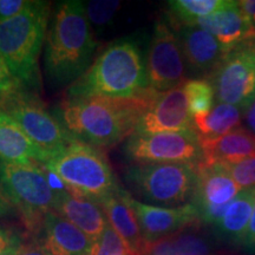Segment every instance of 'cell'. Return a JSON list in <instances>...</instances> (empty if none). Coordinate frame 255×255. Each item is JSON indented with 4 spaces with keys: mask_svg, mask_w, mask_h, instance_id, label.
I'll return each instance as SVG.
<instances>
[{
    "mask_svg": "<svg viewBox=\"0 0 255 255\" xmlns=\"http://www.w3.org/2000/svg\"><path fill=\"white\" fill-rule=\"evenodd\" d=\"M154 92L148 88L133 97H66L56 116L78 141L97 148L113 146L135 133Z\"/></svg>",
    "mask_w": 255,
    "mask_h": 255,
    "instance_id": "1",
    "label": "cell"
},
{
    "mask_svg": "<svg viewBox=\"0 0 255 255\" xmlns=\"http://www.w3.org/2000/svg\"><path fill=\"white\" fill-rule=\"evenodd\" d=\"M97 41L82 1L57 4L46 33L44 71L51 88L71 85L91 66Z\"/></svg>",
    "mask_w": 255,
    "mask_h": 255,
    "instance_id": "2",
    "label": "cell"
},
{
    "mask_svg": "<svg viewBox=\"0 0 255 255\" xmlns=\"http://www.w3.org/2000/svg\"><path fill=\"white\" fill-rule=\"evenodd\" d=\"M148 89L138 43L127 37L102 51L88 71L68 88V97H133Z\"/></svg>",
    "mask_w": 255,
    "mask_h": 255,
    "instance_id": "3",
    "label": "cell"
},
{
    "mask_svg": "<svg viewBox=\"0 0 255 255\" xmlns=\"http://www.w3.org/2000/svg\"><path fill=\"white\" fill-rule=\"evenodd\" d=\"M49 19V2L31 1L20 14L0 24V56L26 91L40 87L39 56Z\"/></svg>",
    "mask_w": 255,
    "mask_h": 255,
    "instance_id": "4",
    "label": "cell"
},
{
    "mask_svg": "<svg viewBox=\"0 0 255 255\" xmlns=\"http://www.w3.org/2000/svg\"><path fill=\"white\" fill-rule=\"evenodd\" d=\"M44 167L55 171L72 195L98 205L122 189L101 149L78 139L52 156Z\"/></svg>",
    "mask_w": 255,
    "mask_h": 255,
    "instance_id": "5",
    "label": "cell"
},
{
    "mask_svg": "<svg viewBox=\"0 0 255 255\" xmlns=\"http://www.w3.org/2000/svg\"><path fill=\"white\" fill-rule=\"evenodd\" d=\"M0 187L19 213L25 228L36 238L45 216L53 210L56 196L47 183L43 167L0 159Z\"/></svg>",
    "mask_w": 255,
    "mask_h": 255,
    "instance_id": "6",
    "label": "cell"
},
{
    "mask_svg": "<svg viewBox=\"0 0 255 255\" xmlns=\"http://www.w3.org/2000/svg\"><path fill=\"white\" fill-rule=\"evenodd\" d=\"M127 183L143 200L174 208L195 194L197 165L190 163H133L124 173Z\"/></svg>",
    "mask_w": 255,
    "mask_h": 255,
    "instance_id": "7",
    "label": "cell"
},
{
    "mask_svg": "<svg viewBox=\"0 0 255 255\" xmlns=\"http://www.w3.org/2000/svg\"><path fill=\"white\" fill-rule=\"evenodd\" d=\"M19 124L28 138L46 155L59 154L76 138L34 92L23 91L1 108Z\"/></svg>",
    "mask_w": 255,
    "mask_h": 255,
    "instance_id": "8",
    "label": "cell"
},
{
    "mask_svg": "<svg viewBox=\"0 0 255 255\" xmlns=\"http://www.w3.org/2000/svg\"><path fill=\"white\" fill-rule=\"evenodd\" d=\"M124 154L135 163L202 162V149L194 130L177 132L133 133L124 144Z\"/></svg>",
    "mask_w": 255,
    "mask_h": 255,
    "instance_id": "9",
    "label": "cell"
},
{
    "mask_svg": "<svg viewBox=\"0 0 255 255\" xmlns=\"http://www.w3.org/2000/svg\"><path fill=\"white\" fill-rule=\"evenodd\" d=\"M148 88L164 92L186 83L187 64L173 25L164 19L156 23L145 60Z\"/></svg>",
    "mask_w": 255,
    "mask_h": 255,
    "instance_id": "10",
    "label": "cell"
},
{
    "mask_svg": "<svg viewBox=\"0 0 255 255\" xmlns=\"http://www.w3.org/2000/svg\"><path fill=\"white\" fill-rule=\"evenodd\" d=\"M206 79L219 103L235 105L244 113L255 96V43L228 52Z\"/></svg>",
    "mask_w": 255,
    "mask_h": 255,
    "instance_id": "11",
    "label": "cell"
},
{
    "mask_svg": "<svg viewBox=\"0 0 255 255\" xmlns=\"http://www.w3.org/2000/svg\"><path fill=\"white\" fill-rule=\"evenodd\" d=\"M240 191L226 164L200 162L191 203L196 207L201 223L213 227Z\"/></svg>",
    "mask_w": 255,
    "mask_h": 255,
    "instance_id": "12",
    "label": "cell"
},
{
    "mask_svg": "<svg viewBox=\"0 0 255 255\" xmlns=\"http://www.w3.org/2000/svg\"><path fill=\"white\" fill-rule=\"evenodd\" d=\"M193 130V117L184 84L164 92H154L139 119L135 133L177 132Z\"/></svg>",
    "mask_w": 255,
    "mask_h": 255,
    "instance_id": "13",
    "label": "cell"
},
{
    "mask_svg": "<svg viewBox=\"0 0 255 255\" xmlns=\"http://www.w3.org/2000/svg\"><path fill=\"white\" fill-rule=\"evenodd\" d=\"M124 197L138 220L143 238L148 244L171 237L194 226L200 225L199 213L193 203L174 208L145 205L124 190Z\"/></svg>",
    "mask_w": 255,
    "mask_h": 255,
    "instance_id": "14",
    "label": "cell"
},
{
    "mask_svg": "<svg viewBox=\"0 0 255 255\" xmlns=\"http://www.w3.org/2000/svg\"><path fill=\"white\" fill-rule=\"evenodd\" d=\"M191 26L214 36L227 52L255 43V25L239 7L238 1L233 0L214 13L199 18Z\"/></svg>",
    "mask_w": 255,
    "mask_h": 255,
    "instance_id": "15",
    "label": "cell"
},
{
    "mask_svg": "<svg viewBox=\"0 0 255 255\" xmlns=\"http://www.w3.org/2000/svg\"><path fill=\"white\" fill-rule=\"evenodd\" d=\"M177 36L188 71L195 76L208 77L228 53L214 36L197 26L177 27Z\"/></svg>",
    "mask_w": 255,
    "mask_h": 255,
    "instance_id": "16",
    "label": "cell"
},
{
    "mask_svg": "<svg viewBox=\"0 0 255 255\" xmlns=\"http://www.w3.org/2000/svg\"><path fill=\"white\" fill-rule=\"evenodd\" d=\"M33 240L47 255H89L94 245L87 234L53 210Z\"/></svg>",
    "mask_w": 255,
    "mask_h": 255,
    "instance_id": "17",
    "label": "cell"
},
{
    "mask_svg": "<svg viewBox=\"0 0 255 255\" xmlns=\"http://www.w3.org/2000/svg\"><path fill=\"white\" fill-rule=\"evenodd\" d=\"M55 195L53 212L81 229L94 242L102 237L109 222L103 208L97 202L72 195L70 191Z\"/></svg>",
    "mask_w": 255,
    "mask_h": 255,
    "instance_id": "18",
    "label": "cell"
},
{
    "mask_svg": "<svg viewBox=\"0 0 255 255\" xmlns=\"http://www.w3.org/2000/svg\"><path fill=\"white\" fill-rule=\"evenodd\" d=\"M100 206L107 215L108 222L122 239L129 255H145L149 244L143 238L138 220L124 197V189L107 197Z\"/></svg>",
    "mask_w": 255,
    "mask_h": 255,
    "instance_id": "19",
    "label": "cell"
},
{
    "mask_svg": "<svg viewBox=\"0 0 255 255\" xmlns=\"http://www.w3.org/2000/svg\"><path fill=\"white\" fill-rule=\"evenodd\" d=\"M0 159L8 163L44 165L50 156L40 150L19 124L0 108Z\"/></svg>",
    "mask_w": 255,
    "mask_h": 255,
    "instance_id": "20",
    "label": "cell"
},
{
    "mask_svg": "<svg viewBox=\"0 0 255 255\" xmlns=\"http://www.w3.org/2000/svg\"><path fill=\"white\" fill-rule=\"evenodd\" d=\"M200 142L203 163L232 164L255 155V135L244 127L218 138Z\"/></svg>",
    "mask_w": 255,
    "mask_h": 255,
    "instance_id": "21",
    "label": "cell"
},
{
    "mask_svg": "<svg viewBox=\"0 0 255 255\" xmlns=\"http://www.w3.org/2000/svg\"><path fill=\"white\" fill-rule=\"evenodd\" d=\"M255 207V187L242 189L229 203L225 214L213 226L220 240L229 245L244 244Z\"/></svg>",
    "mask_w": 255,
    "mask_h": 255,
    "instance_id": "22",
    "label": "cell"
},
{
    "mask_svg": "<svg viewBox=\"0 0 255 255\" xmlns=\"http://www.w3.org/2000/svg\"><path fill=\"white\" fill-rule=\"evenodd\" d=\"M242 110L232 104L218 103L208 114L193 117V130L200 139L218 138L241 127Z\"/></svg>",
    "mask_w": 255,
    "mask_h": 255,
    "instance_id": "23",
    "label": "cell"
},
{
    "mask_svg": "<svg viewBox=\"0 0 255 255\" xmlns=\"http://www.w3.org/2000/svg\"><path fill=\"white\" fill-rule=\"evenodd\" d=\"M208 240L199 233V225L149 244L145 255H213Z\"/></svg>",
    "mask_w": 255,
    "mask_h": 255,
    "instance_id": "24",
    "label": "cell"
},
{
    "mask_svg": "<svg viewBox=\"0 0 255 255\" xmlns=\"http://www.w3.org/2000/svg\"><path fill=\"white\" fill-rule=\"evenodd\" d=\"M228 0H173L169 1L173 27L191 26L199 18L207 17L222 8Z\"/></svg>",
    "mask_w": 255,
    "mask_h": 255,
    "instance_id": "25",
    "label": "cell"
},
{
    "mask_svg": "<svg viewBox=\"0 0 255 255\" xmlns=\"http://www.w3.org/2000/svg\"><path fill=\"white\" fill-rule=\"evenodd\" d=\"M184 90L191 117L208 114L213 109L215 92L212 84L206 78L188 79L184 83Z\"/></svg>",
    "mask_w": 255,
    "mask_h": 255,
    "instance_id": "26",
    "label": "cell"
},
{
    "mask_svg": "<svg viewBox=\"0 0 255 255\" xmlns=\"http://www.w3.org/2000/svg\"><path fill=\"white\" fill-rule=\"evenodd\" d=\"M84 5L89 23L98 32L103 31L114 20L122 6L119 0H92Z\"/></svg>",
    "mask_w": 255,
    "mask_h": 255,
    "instance_id": "27",
    "label": "cell"
},
{
    "mask_svg": "<svg viewBox=\"0 0 255 255\" xmlns=\"http://www.w3.org/2000/svg\"><path fill=\"white\" fill-rule=\"evenodd\" d=\"M89 255H129V253L122 239L114 231L110 223H108L102 237L92 245Z\"/></svg>",
    "mask_w": 255,
    "mask_h": 255,
    "instance_id": "28",
    "label": "cell"
},
{
    "mask_svg": "<svg viewBox=\"0 0 255 255\" xmlns=\"http://www.w3.org/2000/svg\"><path fill=\"white\" fill-rule=\"evenodd\" d=\"M226 167L241 190L255 187V155Z\"/></svg>",
    "mask_w": 255,
    "mask_h": 255,
    "instance_id": "29",
    "label": "cell"
},
{
    "mask_svg": "<svg viewBox=\"0 0 255 255\" xmlns=\"http://www.w3.org/2000/svg\"><path fill=\"white\" fill-rule=\"evenodd\" d=\"M26 91L21 84L15 79L0 56V108L8 103L12 98Z\"/></svg>",
    "mask_w": 255,
    "mask_h": 255,
    "instance_id": "30",
    "label": "cell"
},
{
    "mask_svg": "<svg viewBox=\"0 0 255 255\" xmlns=\"http://www.w3.org/2000/svg\"><path fill=\"white\" fill-rule=\"evenodd\" d=\"M31 1L27 0H0V24L17 17L25 11Z\"/></svg>",
    "mask_w": 255,
    "mask_h": 255,
    "instance_id": "31",
    "label": "cell"
},
{
    "mask_svg": "<svg viewBox=\"0 0 255 255\" xmlns=\"http://www.w3.org/2000/svg\"><path fill=\"white\" fill-rule=\"evenodd\" d=\"M21 242L23 240H21L20 234L14 228L0 225V253Z\"/></svg>",
    "mask_w": 255,
    "mask_h": 255,
    "instance_id": "32",
    "label": "cell"
},
{
    "mask_svg": "<svg viewBox=\"0 0 255 255\" xmlns=\"http://www.w3.org/2000/svg\"><path fill=\"white\" fill-rule=\"evenodd\" d=\"M242 246L250 253L255 254V207L253 210V214H252L250 226H248L246 237H245L244 244Z\"/></svg>",
    "mask_w": 255,
    "mask_h": 255,
    "instance_id": "33",
    "label": "cell"
},
{
    "mask_svg": "<svg viewBox=\"0 0 255 255\" xmlns=\"http://www.w3.org/2000/svg\"><path fill=\"white\" fill-rule=\"evenodd\" d=\"M242 119L246 124V129L255 135V96L250 105L242 113Z\"/></svg>",
    "mask_w": 255,
    "mask_h": 255,
    "instance_id": "34",
    "label": "cell"
},
{
    "mask_svg": "<svg viewBox=\"0 0 255 255\" xmlns=\"http://www.w3.org/2000/svg\"><path fill=\"white\" fill-rule=\"evenodd\" d=\"M18 255H47L45 252L41 250V247L38 245L36 240L28 242V244H23L20 247Z\"/></svg>",
    "mask_w": 255,
    "mask_h": 255,
    "instance_id": "35",
    "label": "cell"
},
{
    "mask_svg": "<svg viewBox=\"0 0 255 255\" xmlns=\"http://www.w3.org/2000/svg\"><path fill=\"white\" fill-rule=\"evenodd\" d=\"M238 4L239 7L242 9V12L255 25V0H241V1H238Z\"/></svg>",
    "mask_w": 255,
    "mask_h": 255,
    "instance_id": "36",
    "label": "cell"
},
{
    "mask_svg": "<svg viewBox=\"0 0 255 255\" xmlns=\"http://www.w3.org/2000/svg\"><path fill=\"white\" fill-rule=\"evenodd\" d=\"M13 206L11 205L7 197H6L4 190L0 187V218H5L13 212Z\"/></svg>",
    "mask_w": 255,
    "mask_h": 255,
    "instance_id": "37",
    "label": "cell"
},
{
    "mask_svg": "<svg viewBox=\"0 0 255 255\" xmlns=\"http://www.w3.org/2000/svg\"><path fill=\"white\" fill-rule=\"evenodd\" d=\"M21 245H23V242H21V244L14 245V246L9 247L6 251L2 252V253H0V255H18L19 254V251H20Z\"/></svg>",
    "mask_w": 255,
    "mask_h": 255,
    "instance_id": "38",
    "label": "cell"
},
{
    "mask_svg": "<svg viewBox=\"0 0 255 255\" xmlns=\"http://www.w3.org/2000/svg\"><path fill=\"white\" fill-rule=\"evenodd\" d=\"M213 255H246V254L241 253V252H238V251L220 250V251H216V252H214V254H213Z\"/></svg>",
    "mask_w": 255,
    "mask_h": 255,
    "instance_id": "39",
    "label": "cell"
}]
</instances>
